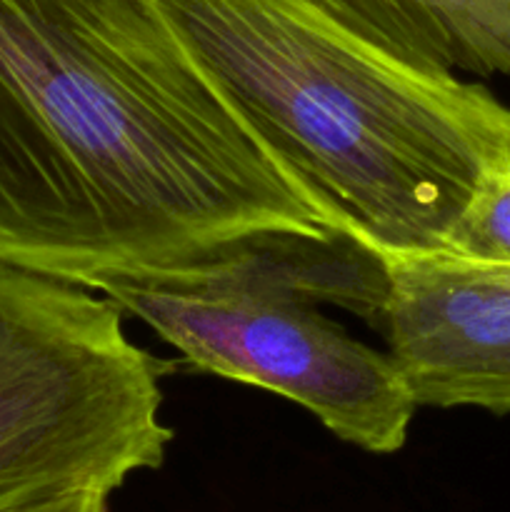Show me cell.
Returning a JSON list of instances; mask_svg holds the SVG:
<instances>
[{
  "mask_svg": "<svg viewBox=\"0 0 510 512\" xmlns=\"http://www.w3.org/2000/svg\"><path fill=\"white\" fill-rule=\"evenodd\" d=\"M310 228L148 0H0V263L85 288Z\"/></svg>",
  "mask_w": 510,
  "mask_h": 512,
  "instance_id": "obj_1",
  "label": "cell"
},
{
  "mask_svg": "<svg viewBox=\"0 0 510 512\" xmlns=\"http://www.w3.org/2000/svg\"><path fill=\"white\" fill-rule=\"evenodd\" d=\"M190 63L335 230L380 253L448 250L510 108L400 63L308 0H148Z\"/></svg>",
  "mask_w": 510,
  "mask_h": 512,
  "instance_id": "obj_2",
  "label": "cell"
},
{
  "mask_svg": "<svg viewBox=\"0 0 510 512\" xmlns=\"http://www.w3.org/2000/svg\"><path fill=\"white\" fill-rule=\"evenodd\" d=\"M85 288L193 368L293 400L343 443L375 455L405 445L418 403L395 360L320 313L335 305L378 328L385 265L355 235L265 230L165 268L98 273Z\"/></svg>",
  "mask_w": 510,
  "mask_h": 512,
  "instance_id": "obj_3",
  "label": "cell"
},
{
  "mask_svg": "<svg viewBox=\"0 0 510 512\" xmlns=\"http://www.w3.org/2000/svg\"><path fill=\"white\" fill-rule=\"evenodd\" d=\"M160 375L113 300L0 263V512L160 468Z\"/></svg>",
  "mask_w": 510,
  "mask_h": 512,
  "instance_id": "obj_4",
  "label": "cell"
},
{
  "mask_svg": "<svg viewBox=\"0 0 510 512\" xmlns=\"http://www.w3.org/2000/svg\"><path fill=\"white\" fill-rule=\"evenodd\" d=\"M380 258L388 293L378 330L418 408L510 415V263L455 250Z\"/></svg>",
  "mask_w": 510,
  "mask_h": 512,
  "instance_id": "obj_5",
  "label": "cell"
},
{
  "mask_svg": "<svg viewBox=\"0 0 510 512\" xmlns=\"http://www.w3.org/2000/svg\"><path fill=\"white\" fill-rule=\"evenodd\" d=\"M400 63L510 78V0H308Z\"/></svg>",
  "mask_w": 510,
  "mask_h": 512,
  "instance_id": "obj_6",
  "label": "cell"
},
{
  "mask_svg": "<svg viewBox=\"0 0 510 512\" xmlns=\"http://www.w3.org/2000/svg\"><path fill=\"white\" fill-rule=\"evenodd\" d=\"M448 250L510 263V163L485 175L450 233Z\"/></svg>",
  "mask_w": 510,
  "mask_h": 512,
  "instance_id": "obj_7",
  "label": "cell"
},
{
  "mask_svg": "<svg viewBox=\"0 0 510 512\" xmlns=\"http://www.w3.org/2000/svg\"><path fill=\"white\" fill-rule=\"evenodd\" d=\"M5 512H108V495L105 493H70L58 498L35 500L20 508Z\"/></svg>",
  "mask_w": 510,
  "mask_h": 512,
  "instance_id": "obj_8",
  "label": "cell"
}]
</instances>
